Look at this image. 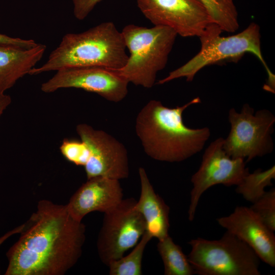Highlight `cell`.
I'll list each match as a JSON object with an SVG mask.
<instances>
[{
  "instance_id": "obj_1",
  "label": "cell",
  "mask_w": 275,
  "mask_h": 275,
  "mask_svg": "<svg viewBox=\"0 0 275 275\" xmlns=\"http://www.w3.org/2000/svg\"><path fill=\"white\" fill-rule=\"evenodd\" d=\"M18 240L6 253V275H63L80 258L86 226L66 205L48 200L38 203L23 224Z\"/></svg>"
},
{
  "instance_id": "obj_2",
  "label": "cell",
  "mask_w": 275,
  "mask_h": 275,
  "mask_svg": "<svg viewBox=\"0 0 275 275\" xmlns=\"http://www.w3.org/2000/svg\"><path fill=\"white\" fill-rule=\"evenodd\" d=\"M200 102V98L196 97L174 108L156 100L145 105L138 114L135 127L147 155L156 160L174 162L200 152L210 137L209 128H189L182 118L188 107Z\"/></svg>"
},
{
  "instance_id": "obj_3",
  "label": "cell",
  "mask_w": 275,
  "mask_h": 275,
  "mask_svg": "<svg viewBox=\"0 0 275 275\" xmlns=\"http://www.w3.org/2000/svg\"><path fill=\"white\" fill-rule=\"evenodd\" d=\"M121 33L112 22H102L80 33L65 35L47 61L33 68L30 75L61 69L101 66L119 69L126 64L128 56Z\"/></svg>"
},
{
  "instance_id": "obj_4",
  "label": "cell",
  "mask_w": 275,
  "mask_h": 275,
  "mask_svg": "<svg viewBox=\"0 0 275 275\" xmlns=\"http://www.w3.org/2000/svg\"><path fill=\"white\" fill-rule=\"evenodd\" d=\"M221 29L214 23L210 24L199 37L201 48L185 64L170 72L157 84L162 85L173 79L185 77L191 81L197 73L207 66L224 61H237L246 53L254 55L262 63L268 76V85L274 84V75L268 67L261 48L259 26L251 23L244 30L235 35L222 36Z\"/></svg>"
},
{
  "instance_id": "obj_5",
  "label": "cell",
  "mask_w": 275,
  "mask_h": 275,
  "mask_svg": "<svg viewBox=\"0 0 275 275\" xmlns=\"http://www.w3.org/2000/svg\"><path fill=\"white\" fill-rule=\"evenodd\" d=\"M121 33L130 55L124 66L114 70L129 82L152 88L157 73L167 64L177 34L166 26L135 24L126 25Z\"/></svg>"
},
{
  "instance_id": "obj_6",
  "label": "cell",
  "mask_w": 275,
  "mask_h": 275,
  "mask_svg": "<svg viewBox=\"0 0 275 275\" xmlns=\"http://www.w3.org/2000/svg\"><path fill=\"white\" fill-rule=\"evenodd\" d=\"M187 256L199 275H260V259L245 242L226 231L216 240L202 238L188 242Z\"/></svg>"
},
{
  "instance_id": "obj_7",
  "label": "cell",
  "mask_w": 275,
  "mask_h": 275,
  "mask_svg": "<svg viewBox=\"0 0 275 275\" xmlns=\"http://www.w3.org/2000/svg\"><path fill=\"white\" fill-rule=\"evenodd\" d=\"M228 120L231 129L223 148L230 157L246 158L249 162L272 152L275 117L270 111L261 109L255 113L253 108L244 104L239 113L231 108Z\"/></svg>"
},
{
  "instance_id": "obj_8",
  "label": "cell",
  "mask_w": 275,
  "mask_h": 275,
  "mask_svg": "<svg viewBox=\"0 0 275 275\" xmlns=\"http://www.w3.org/2000/svg\"><path fill=\"white\" fill-rule=\"evenodd\" d=\"M136 201L133 198L123 199L104 213L97 250L101 261L106 266L134 247L146 231L144 219L134 207Z\"/></svg>"
},
{
  "instance_id": "obj_9",
  "label": "cell",
  "mask_w": 275,
  "mask_h": 275,
  "mask_svg": "<svg viewBox=\"0 0 275 275\" xmlns=\"http://www.w3.org/2000/svg\"><path fill=\"white\" fill-rule=\"evenodd\" d=\"M224 140L219 137L210 144L199 169L191 176L193 188L188 210L189 221L194 220L200 199L206 190L217 184L237 185L249 173L244 159L233 158L226 153Z\"/></svg>"
},
{
  "instance_id": "obj_10",
  "label": "cell",
  "mask_w": 275,
  "mask_h": 275,
  "mask_svg": "<svg viewBox=\"0 0 275 275\" xmlns=\"http://www.w3.org/2000/svg\"><path fill=\"white\" fill-rule=\"evenodd\" d=\"M137 5L154 25L169 28L183 37H199L213 23L198 0H137Z\"/></svg>"
},
{
  "instance_id": "obj_11",
  "label": "cell",
  "mask_w": 275,
  "mask_h": 275,
  "mask_svg": "<svg viewBox=\"0 0 275 275\" xmlns=\"http://www.w3.org/2000/svg\"><path fill=\"white\" fill-rule=\"evenodd\" d=\"M128 83L114 69L101 66L73 67L57 70L42 84L41 90L49 93L62 88L80 89L118 102L127 96Z\"/></svg>"
},
{
  "instance_id": "obj_12",
  "label": "cell",
  "mask_w": 275,
  "mask_h": 275,
  "mask_svg": "<svg viewBox=\"0 0 275 275\" xmlns=\"http://www.w3.org/2000/svg\"><path fill=\"white\" fill-rule=\"evenodd\" d=\"M76 131L89 150V159L84 167L88 179L102 176L120 180L128 177L127 151L121 142L87 124L77 125Z\"/></svg>"
},
{
  "instance_id": "obj_13",
  "label": "cell",
  "mask_w": 275,
  "mask_h": 275,
  "mask_svg": "<svg viewBox=\"0 0 275 275\" xmlns=\"http://www.w3.org/2000/svg\"><path fill=\"white\" fill-rule=\"evenodd\" d=\"M216 221L219 226L248 244L260 260L274 267V232L250 207L237 206L232 213Z\"/></svg>"
},
{
  "instance_id": "obj_14",
  "label": "cell",
  "mask_w": 275,
  "mask_h": 275,
  "mask_svg": "<svg viewBox=\"0 0 275 275\" xmlns=\"http://www.w3.org/2000/svg\"><path fill=\"white\" fill-rule=\"evenodd\" d=\"M123 197L119 180L98 176L88 179L72 196L66 206L73 218L82 221L91 212L104 213L111 210L120 204Z\"/></svg>"
},
{
  "instance_id": "obj_15",
  "label": "cell",
  "mask_w": 275,
  "mask_h": 275,
  "mask_svg": "<svg viewBox=\"0 0 275 275\" xmlns=\"http://www.w3.org/2000/svg\"><path fill=\"white\" fill-rule=\"evenodd\" d=\"M139 174L141 194L134 207L144 219L146 232L152 238L161 240L169 235L170 207L155 193L143 168H139Z\"/></svg>"
},
{
  "instance_id": "obj_16",
  "label": "cell",
  "mask_w": 275,
  "mask_h": 275,
  "mask_svg": "<svg viewBox=\"0 0 275 275\" xmlns=\"http://www.w3.org/2000/svg\"><path fill=\"white\" fill-rule=\"evenodd\" d=\"M46 48L42 44L28 49L0 47V93H4L29 74L42 58Z\"/></svg>"
},
{
  "instance_id": "obj_17",
  "label": "cell",
  "mask_w": 275,
  "mask_h": 275,
  "mask_svg": "<svg viewBox=\"0 0 275 275\" xmlns=\"http://www.w3.org/2000/svg\"><path fill=\"white\" fill-rule=\"evenodd\" d=\"M157 248L163 263L165 275L195 274L188 257L169 235L158 240Z\"/></svg>"
},
{
  "instance_id": "obj_18",
  "label": "cell",
  "mask_w": 275,
  "mask_h": 275,
  "mask_svg": "<svg viewBox=\"0 0 275 275\" xmlns=\"http://www.w3.org/2000/svg\"><path fill=\"white\" fill-rule=\"evenodd\" d=\"M274 179V166L266 170L258 169L245 175L240 183L236 185L235 190L246 201L253 203L265 193V188L271 186L272 180Z\"/></svg>"
},
{
  "instance_id": "obj_19",
  "label": "cell",
  "mask_w": 275,
  "mask_h": 275,
  "mask_svg": "<svg viewBox=\"0 0 275 275\" xmlns=\"http://www.w3.org/2000/svg\"><path fill=\"white\" fill-rule=\"evenodd\" d=\"M206 8L212 22L222 30L234 33L239 28L234 0H198Z\"/></svg>"
},
{
  "instance_id": "obj_20",
  "label": "cell",
  "mask_w": 275,
  "mask_h": 275,
  "mask_svg": "<svg viewBox=\"0 0 275 275\" xmlns=\"http://www.w3.org/2000/svg\"><path fill=\"white\" fill-rule=\"evenodd\" d=\"M152 237L145 232L127 255L111 262L107 266L110 275H142V260L145 248Z\"/></svg>"
},
{
  "instance_id": "obj_21",
  "label": "cell",
  "mask_w": 275,
  "mask_h": 275,
  "mask_svg": "<svg viewBox=\"0 0 275 275\" xmlns=\"http://www.w3.org/2000/svg\"><path fill=\"white\" fill-rule=\"evenodd\" d=\"M250 207L270 230L275 231V189L271 188Z\"/></svg>"
},
{
  "instance_id": "obj_22",
  "label": "cell",
  "mask_w": 275,
  "mask_h": 275,
  "mask_svg": "<svg viewBox=\"0 0 275 275\" xmlns=\"http://www.w3.org/2000/svg\"><path fill=\"white\" fill-rule=\"evenodd\" d=\"M63 156L69 161L77 166L84 167L89 157V150L81 140L65 139L60 147Z\"/></svg>"
},
{
  "instance_id": "obj_23",
  "label": "cell",
  "mask_w": 275,
  "mask_h": 275,
  "mask_svg": "<svg viewBox=\"0 0 275 275\" xmlns=\"http://www.w3.org/2000/svg\"><path fill=\"white\" fill-rule=\"evenodd\" d=\"M73 14L76 19L81 20L93 10L97 4L102 0H72Z\"/></svg>"
},
{
  "instance_id": "obj_24",
  "label": "cell",
  "mask_w": 275,
  "mask_h": 275,
  "mask_svg": "<svg viewBox=\"0 0 275 275\" xmlns=\"http://www.w3.org/2000/svg\"><path fill=\"white\" fill-rule=\"evenodd\" d=\"M38 44L32 39L26 40L12 38L0 34V47H11L28 49L35 47Z\"/></svg>"
},
{
  "instance_id": "obj_25",
  "label": "cell",
  "mask_w": 275,
  "mask_h": 275,
  "mask_svg": "<svg viewBox=\"0 0 275 275\" xmlns=\"http://www.w3.org/2000/svg\"><path fill=\"white\" fill-rule=\"evenodd\" d=\"M11 101V98L9 95L4 93H0V117L10 104Z\"/></svg>"
},
{
  "instance_id": "obj_26",
  "label": "cell",
  "mask_w": 275,
  "mask_h": 275,
  "mask_svg": "<svg viewBox=\"0 0 275 275\" xmlns=\"http://www.w3.org/2000/svg\"><path fill=\"white\" fill-rule=\"evenodd\" d=\"M24 224H21L19 225V226L13 229L12 230L7 232L6 233H5L4 235L0 237V245L8 238L11 237V236L20 233L23 227ZM1 273V271H0Z\"/></svg>"
}]
</instances>
